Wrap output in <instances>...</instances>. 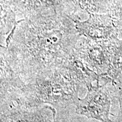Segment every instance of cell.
Listing matches in <instances>:
<instances>
[{
    "instance_id": "1",
    "label": "cell",
    "mask_w": 122,
    "mask_h": 122,
    "mask_svg": "<svg viewBox=\"0 0 122 122\" xmlns=\"http://www.w3.org/2000/svg\"><path fill=\"white\" fill-rule=\"evenodd\" d=\"M109 103L106 96L98 91H89L87 96L79 100L76 112L106 122L109 121Z\"/></svg>"
}]
</instances>
